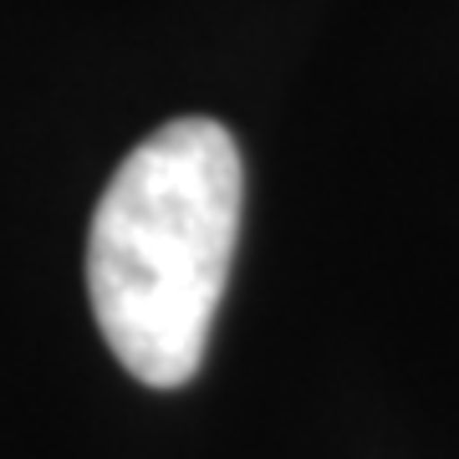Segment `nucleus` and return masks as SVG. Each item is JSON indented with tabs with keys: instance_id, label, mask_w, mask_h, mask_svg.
I'll return each mask as SVG.
<instances>
[{
	"instance_id": "nucleus-1",
	"label": "nucleus",
	"mask_w": 459,
	"mask_h": 459,
	"mask_svg": "<svg viewBox=\"0 0 459 459\" xmlns=\"http://www.w3.org/2000/svg\"><path fill=\"white\" fill-rule=\"evenodd\" d=\"M240 199V148L214 117H174L148 133L102 189L87 296L102 342L148 388H184L204 362Z\"/></svg>"
}]
</instances>
